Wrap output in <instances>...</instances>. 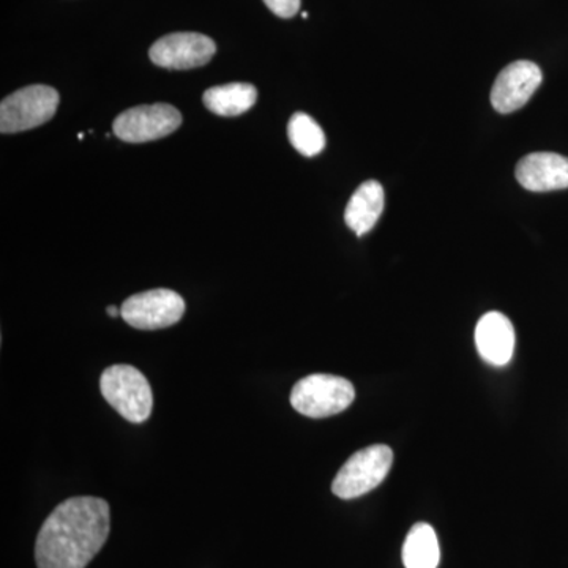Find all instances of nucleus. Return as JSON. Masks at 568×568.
<instances>
[{
    "label": "nucleus",
    "instance_id": "nucleus-16",
    "mask_svg": "<svg viewBox=\"0 0 568 568\" xmlns=\"http://www.w3.org/2000/svg\"><path fill=\"white\" fill-rule=\"evenodd\" d=\"M264 3L272 13L284 20L295 17L301 10V0H264Z\"/></svg>",
    "mask_w": 568,
    "mask_h": 568
},
{
    "label": "nucleus",
    "instance_id": "nucleus-8",
    "mask_svg": "<svg viewBox=\"0 0 568 568\" xmlns=\"http://www.w3.org/2000/svg\"><path fill=\"white\" fill-rule=\"evenodd\" d=\"M215 41L203 33L178 32L155 41L149 58L155 65L170 70H190L212 61Z\"/></svg>",
    "mask_w": 568,
    "mask_h": 568
},
{
    "label": "nucleus",
    "instance_id": "nucleus-14",
    "mask_svg": "<svg viewBox=\"0 0 568 568\" xmlns=\"http://www.w3.org/2000/svg\"><path fill=\"white\" fill-rule=\"evenodd\" d=\"M440 560L439 541L435 529L426 523H417L407 534L403 547L406 568H437Z\"/></svg>",
    "mask_w": 568,
    "mask_h": 568
},
{
    "label": "nucleus",
    "instance_id": "nucleus-10",
    "mask_svg": "<svg viewBox=\"0 0 568 568\" xmlns=\"http://www.w3.org/2000/svg\"><path fill=\"white\" fill-rule=\"evenodd\" d=\"M517 181L529 192L568 189V156L552 152L529 153L517 164Z\"/></svg>",
    "mask_w": 568,
    "mask_h": 568
},
{
    "label": "nucleus",
    "instance_id": "nucleus-2",
    "mask_svg": "<svg viewBox=\"0 0 568 568\" xmlns=\"http://www.w3.org/2000/svg\"><path fill=\"white\" fill-rule=\"evenodd\" d=\"M100 388L108 405L114 407L126 420L142 424L151 417L152 388L134 366L114 365L104 369Z\"/></svg>",
    "mask_w": 568,
    "mask_h": 568
},
{
    "label": "nucleus",
    "instance_id": "nucleus-13",
    "mask_svg": "<svg viewBox=\"0 0 568 568\" xmlns=\"http://www.w3.org/2000/svg\"><path fill=\"white\" fill-rule=\"evenodd\" d=\"M257 100V91L253 84L233 82L216 85L204 92V104L213 114L234 118L252 110Z\"/></svg>",
    "mask_w": 568,
    "mask_h": 568
},
{
    "label": "nucleus",
    "instance_id": "nucleus-1",
    "mask_svg": "<svg viewBox=\"0 0 568 568\" xmlns=\"http://www.w3.org/2000/svg\"><path fill=\"white\" fill-rule=\"evenodd\" d=\"M110 506L100 497H71L41 526L36 544L39 568H85L110 536Z\"/></svg>",
    "mask_w": 568,
    "mask_h": 568
},
{
    "label": "nucleus",
    "instance_id": "nucleus-18",
    "mask_svg": "<svg viewBox=\"0 0 568 568\" xmlns=\"http://www.w3.org/2000/svg\"><path fill=\"white\" fill-rule=\"evenodd\" d=\"M302 18H304V20H306V18H308V13H305V11H304V13H302Z\"/></svg>",
    "mask_w": 568,
    "mask_h": 568
},
{
    "label": "nucleus",
    "instance_id": "nucleus-17",
    "mask_svg": "<svg viewBox=\"0 0 568 568\" xmlns=\"http://www.w3.org/2000/svg\"><path fill=\"white\" fill-rule=\"evenodd\" d=\"M106 312H108V315H110L111 317L121 316V308H118V306H114V305L108 306Z\"/></svg>",
    "mask_w": 568,
    "mask_h": 568
},
{
    "label": "nucleus",
    "instance_id": "nucleus-7",
    "mask_svg": "<svg viewBox=\"0 0 568 568\" xmlns=\"http://www.w3.org/2000/svg\"><path fill=\"white\" fill-rule=\"evenodd\" d=\"M182 125V114L178 108L166 103L148 104L123 111L114 121L112 132L122 141L149 142L162 140Z\"/></svg>",
    "mask_w": 568,
    "mask_h": 568
},
{
    "label": "nucleus",
    "instance_id": "nucleus-3",
    "mask_svg": "<svg viewBox=\"0 0 568 568\" xmlns=\"http://www.w3.org/2000/svg\"><path fill=\"white\" fill-rule=\"evenodd\" d=\"M354 398L353 384L334 375L306 376L291 392L294 409L312 418L336 416L353 405Z\"/></svg>",
    "mask_w": 568,
    "mask_h": 568
},
{
    "label": "nucleus",
    "instance_id": "nucleus-6",
    "mask_svg": "<svg viewBox=\"0 0 568 568\" xmlns=\"http://www.w3.org/2000/svg\"><path fill=\"white\" fill-rule=\"evenodd\" d=\"M185 313V302L171 290H152L134 294L121 306L126 324L140 331H156L178 324Z\"/></svg>",
    "mask_w": 568,
    "mask_h": 568
},
{
    "label": "nucleus",
    "instance_id": "nucleus-11",
    "mask_svg": "<svg viewBox=\"0 0 568 568\" xmlns=\"http://www.w3.org/2000/svg\"><path fill=\"white\" fill-rule=\"evenodd\" d=\"M515 328L503 313L491 312L480 317L476 327L478 354L489 365L504 366L515 353Z\"/></svg>",
    "mask_w": 568,
    "mask_h": 568
},
{
    "label": "nucleus",
    "instance_id": "nucleus-5",
    "mask_svg": "<svg viewBox=\"0 0 568 568\" xmlns=\"http://www.w3.org/2000/svg\"><path fill=\"white\" fill-rule=\"evenodd\" d=\"M59 93L50 85L37 84L11 93L0 104V132L20 133L37 129L54 118Z\"/></svg>",
    "mask_w": 568,
    "mask_h": 568
},
{
    "label": "nucleus",
    "instance_id": "nucleus-4",
    "mask_svg": "<svg viewBox=\"0 0 568 568\" xmlns=\"http://www.w3.org/2000/svg\"><path fill=\"white\" fill-rule=\"evenodd\" d=\"M392 463H394V452L384 444L358 450L336 474L332 491L339 499H355L364 496L383 484L384 478L390 473Z\"/></svg>",
    "mask_w": 568,
    "mask_h": 568
},
{
    "label": "nucleus",
    "instance_id": "nucleus-9",
    "mask_svg": "<svg viewBox=\"0 0 568 568\" xmlns=\"http://www.w3.org/2000/svg\"><path fill=\"white\" fill-rule=\"evenodd\" d=\"M544 81L540 67L530 61H517L497 74L491 91L493 108L500 114L521 110Z\"/></svg>",
    "mask_w": 568,
    "mask_h": 568
},
{
    "label": "nucleus",
    "instance_id": "nucleus-19",
    "mask_svg": "<svg viewBox=\"0 0 568 568\" xmlns=\"http://www.w3.org/2000/svg\"><path fill=\"white\" fill-rule=\"evenodd\" d=\"M78 140H80V141L84 140V134L80 133V136H78Z\"/></svg>",
    "mask_w": 568,
    "mask_h": 568
},
{
    "label": "nucleus",
    "instance_id": "nucleus-12",
    "mask_svg": "<svg viewBox=\"0 0 568 568\" xmlns=\"http://www.w3.org/2000/svg\"><path fill=\"white\" fill-rule=\"evenodd\" d=\"M384 204H386V194H384L383 185L379 182L362 183L347 203L345 212L347 226L358 237L368 234L379 222L384 212Z\"/></svg>",
    "mask_w": 568,
    "mask_h": 568
},
{
    "label": "nucleus",
    "instance_id": "nucleus-15",
    "mask_svg": "<svg viewBox=\"0 0 568 568\" xmlns=\"http://www.w3.org/2000/svg\"><path fill=\"white\" fill-rule=\"evenodd\" d=\"M287 136L291 144L298 153L305 156H316L324 151L325 134L320 123L305 114V112H295L287 125Z\"/></svg>",
    "mask_w": 568,
    "mask_h": 568
}]
</instances>
